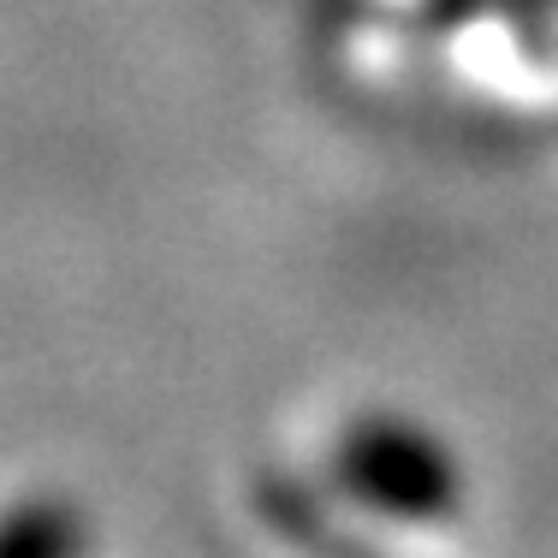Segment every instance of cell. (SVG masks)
<instances>
[{"label": "cell", "instance_id": "cell-1", "mask_svg": "<svg viewBox=\"0 0 558 558\" xmlns=\"http://www.w3.org/2000/svg\"><path fill=\"white\" fill-rule=\"evenodd\" d=\"M333 475L356 505L398 523H440L458 511L463 475L451 446L392 410H363L333 446Z\"/></svg>", "mask_w": 558, "mask_h": 558}, {"label": "cell", "instance_id": "cell-2", "mask_svg": "<svg viewBox=\"0 0 558 558\" xmlns=\"http://www.w3.org/2000/svg\"><path fill=\"white\" fill-rule=\"evenodd\" d=\"M89 529L77 505L60 499H24L0 517V558H72L84 553Z\"/></svg>", "mask_w": 558, "mask_h": 558}, {"label": "cell", "instance_id": "cell-3", "mask_svg": "<svg viewBox=\"0 0 558 558\" xmlns=\"http://www.w3.org/2000/svg\"><path fill=\"white\" fill-rule=\"evenodd\" d=\"M494 7H499L505 19L517 24V31L529 36V43H547V31H553V12H558V0H494Z\"/></svg>", "mask_w": 558, "mask_h": 558}]
</instances>
